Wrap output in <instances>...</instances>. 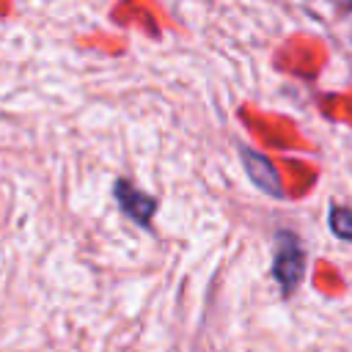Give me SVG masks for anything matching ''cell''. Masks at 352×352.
Listing matches in <instances>:
<instances>
[{
  "label": "cell",
  "instance_id": "6da1fadb",
  "mask_svg": "<svg viewBox=\"0 0 352 352\" xmlns=\"http://www.w3.org/2000/svg\"><path fill=\"white\" fill-rule=\"evenodd\" d=\"M272 275L278 278L283 294H292L305 275V250L292 231H278V250H275Z\"/></svg>",
  "mask_w": 352,
  "mask_h": 352
},
{
  "label": "cell",
  "instance_id": "7a4b0ae2",
  "mask_svg": "<svg viewBox=\"0 0 352 352\" xmlns=\"http://www.w3.org/2000/svg\"><path fill=\"white\" fill-rule=\"evenodd\" d=\"M239 157H242V165H245V170H248V176H250V182H253L258 190H264V192L272 195V198H283L280 176H278L275 165H272L264 154H258V151L242 146V148H239Z\"/></svg>",
  "mask_w": 352,
  "mask_h": 352
},
{
  "label": "cell",
  "instance_id": "3957f363",
  "mask_svg": "<svg viewBox=\"0 0 352 352\" xmlns=\"http://www.w3.org/2000/svg\"><path fill=\"white\" fill-rule=\"evenodd\" d=\"M113 190H116V198H118L121 212H124L126 217H132L135 223L148 226V220H151V214H154V209H157V201H154L151 195H146L143 190H138L135 184L124 182V179H118Z\"/></svg>",
  "mask_w": 352,
  "mask_h": 352
},
{
  "label": "cell",
  "instance_id": "277c9868",
  "mask_svg": "<svg viewBox=\"0 0 352 352\" xmlns=\"http://www.w3.org/2000/svg\"><path fill=\"white\" fill-rule=\"evenodd\" d=\"M330 228L336 236L352 242V209L344 206H330Z\"/></svg>",
  "mask_w": 352,
  "mask_h": 352
}]
</instances>
